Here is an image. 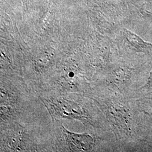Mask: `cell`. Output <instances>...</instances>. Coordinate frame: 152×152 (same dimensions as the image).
Listing matches in <instances>:
<instances>
[{"instance_id":"1","label":"cell","mask_w":152,"mask_h":152,"mask_svg":"<svg viewBox=\"0 0 152 152\" xmlns=\"http://www.w3.org/2000/svg\"><path fill=\"white\" fill-rule=\"evenodd\" d=\"M48 108L54 115L61 118H82L83 112L80 106L66 100H51L47 101Z\"/></svg>"},{"instance_id":"2","label":"cell","mask_w":152,"mask_h":152,"mask_svg":"<svg viewBox=\"0 0 152 152\" xmlns=\"http://www.w3.org/2000/svg\"><path fill=\"white\" fill-rule=\"evenodd\" d=\"M61 129L66 143L72 151L87 152L94 145L92 136L88 134H80L70 132L62 126Z\"/></svg>"},{"instance_id":"3","label":"cell","mask_w":152,"mask_h":152,"mask_svg":"<svg viewBox=\"0 0 152 152\" xmlns=\"http://www.w3.org/2000/svg\"><path fill=\"white\" fill-rule=\"evenodd\" d=\"M152 72L151 74V76L149 77V81L148 82H152Z\"/></svg>"}]
</instances>
